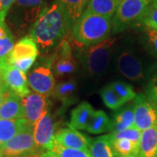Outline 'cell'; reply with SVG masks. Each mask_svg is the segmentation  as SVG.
Segmentation results:
<instances>
[{"label":"cell","instance_id":"6da1fadb","mask_svg":"<svg viewBox=\"0 0 157 157\" xmlns=\"http://www.w3.org/2000/svg\"><path fill=\"white\" fill-rule=\"evenodd\" d=\"M72 29L66 13L55 2L46 6L30 28V36L42 52L53 51Z\"/></svg>","mask_w":157,"mask_h":157},{"label":"cell","instance_id":"7a4b0ae2","mask_svg":"<svg viewBox=\"0 0 157 157\" xmlns=\"http://www.w3.org/2000/svg\"><path fill=\"white\" fill-rule=\"evenodd\" d=\"M111 33L112 18L86 11L72 27V39L79 47L100 44L109 39Z\"/></svg>","mask_w":157,"mask_h":157},{"label":"cell","instance_id":"3957f363","mask_svg":"<svg viewBox=\"0 0 157 157\" xmlns=\"http://www.w3.org/2000/svg\"><path fill=\"white\" fill-rule=\"evenodd\" d=\"M115 40V38H109L100 44L81 47L78 59L86 73L91 77H101L106 73L112 57Z\"/></svg>","mask_w":157,"mask_h":157},{"label":"cell","instance_id":"277c9868","mask_svg":"<svg viewBox=\"0 0 157 157\" xmlns=\"http://www.w3.org/2000/svg\"><path fill=\"white\" fill-rule=\"evenodd\" d=\"M150 5L144 0H121L112 18L113 33H119L129 26L141 24Z\"/></svg>","mask_w":157,"mask_h":157},{"label":"cell","instance_id":"5b68a950","mask_svg":"<svg viewBox=\"0 0 157 157\" xmlns=\"http://www.w3.org/2000/svg\"><path fill=\"white\" fill-rule=\"evenodd\" d=\"M4 157L36 156L39 152L33 138V128L27 126L14 138L0 145Z\"/></svg>","mask_w":157,"mask_h":157},{"label":"cell","instance_id":"8992f818","mask_svg":"<svg viewBox=\"0 0 157 157\" xmlns=\"http://www.w3.org/2000/svg\"><path fill=\"white\" fill-rule=\"evenodd\" d=\"M48 59L53 74L58 77L71 75L77 69V62L73 56L72 45L66 37L58 45Z\"/></svg>","mask_w":157,"mask_h":157},{"label":"cell","instance_id":"52a82bcc","mask_svg":"<svg viewBox=\"0 0 157 157\" xmlns=\"http://www.w3.org/2000/svg\"><path fill=\"white\" fill-rule=\"evenodd\" d=\"M135 128L141 132L157 126V104L148 96L137 94L134 99Z\"/></svg>","mask_w":157,"mask_h":157},{"label":"cell","instance_id":"ba28073f","mask_svg":"<svg viewBox=\"0 0 157 157\" xmlns=\"http://www.w3.org/2000/svg\"><path fill=\"white\" fill-rule=\"evenodd\" d=\"M29 86L34 93L48 98L54 94L55 79L48 59L45 63L38 65L28 75Z\"/></svg>","mask_w":157,"mask_h":157},{"label":"cell","instance_id":"9c48e42d","mask_svg":"<svg viewBox=\"0 0 157 157\" xmlns=\"http://www.w3.org/2000/svg\"><path fill=\"white\" fill-rule=\"evenodd\" d=\"M116 66L119 73L133 81H140L146 77L143 62L131 49H123L118 53Z\"/></svg>","mask_w":157,"mask_h":157},{"label":"cell","instance_id":"30bf717a","mask_svg":"<svg viewBox=\"0 0 157 157\" xmlns=\"http://www.w3.org/2000/svg\"><path fill=\"white\" fill-rule=\"evenodd\" d=\"M45 7V0H15L11 6L14 22L20 27H32Z\"/></svg>","mask_w":157,"mask_h":157},{"label":"cell","instance_id":"8fae6325","mask_svg":"<svg viewBox=\"0 0 157 157\" xmlns=\"http://www.w3.org/2000/svg\"><path fill=\"white\" fill-rule=\"evenodd\" d=\"M33 138L39 154L48 151L53 147L55 124L50 112L45 113L33 127Z\"/></svg>","mask_w":157,"mask_h":157},{"label":"cell","instance_id":"7c38bea8","mask_svg":"<svg viewBox=\"0 0 157 157\" xmlns=\"http://www.w3.org/2000/svg\"><path fill=\"white\" fill-rule=\"evenodd\" d=\"M22 105L24 118L33 128L48 111V101L46 97L36 93H31L22 99Z\"/></svg>","mask_w":157,"mask_h":157},{"label":"cell","instance_id":"4fadbf2b","mask_svg":"<svg viewBox=\"0 0 157 157\" xmlns=\"http://www.w3.org/2000/svg\"><path fill=\"white\" fill-rule=\"evenodd\" d=\"M0 75L7 89L16 94L21 99L31 94L25 73L12 66H9L0 73Z\"/></svg>","mask_w":157,"mask_h":157},{"label":"cell","instance_id":"5bb4252c","mask_svg":"<svg viewBox=\"0 0 157 157\" xmlns=\"http://www.w3.org/2000/svg\"><path fill=\"white\" fill-rule=\"evenodd\" d=\"M91 139L76 129L62 128L55 133L54 142L59 146L74 148V149H88Z\"/></svg>","mask_w":157,"mask_h":157},{"label":"cell","instance_id":"9a60e30c","mask_svg":"<svg viewBox=\"0 0 157 157\" xmlns=\"http://www.w3.org/2000/svg\"><path fill=\"white\" fill-rule=\"evenodd\" d=\"M39 55V47L31 36H26L18 40L13 49L8 56V60L11 66L12 63L27 59H37Z\"/></svg>","mask_w":157,"mask_h":157},{"label":"cell","instance_id":"2e32d148","mask_svg":"<svg viewBox=\"0 0 157 157\" xmlns=\"http://www.w3.org/2000/svg\"><path fill=\"white\" fill-rule=\"evenodd\" d=\"M22 118H24V110L21 98L7 90L5 100L0 107V119L17 120Z\"/></svg>","mask_w":157,"mask_h":157},{"label":"cell","instance_id":"e0dca14e","mask_svg":"<svg viewBox=\"0 0 157 157\" xmlns=\"http://www.w3.org/2000/svg\"><path fill=\"white\" fill-rule=\"evenodd\" d=\"M94 112L95 110L88 102L83 101L79 103L71 113L70 123L68 125L69 128L76 130H86Z\"/></svg>","mask_w":157,"mask_h":157},{"label":"cell","instance_id":"ac0fdd59","mask_svg":"<svg viewBox=\"0 0 157 157\" xmlns=\"http://www.w3.org/2000/svg\"><path fill=\"white\" fill-rule=\"evenodd\" d=\"M78 84L74 79H67L56 85L54 95L66 107L78 101Z\"/></svg>","mask_w":157,"mask_h":157},{"label":"cell","instance_id":"d6986e66","mask_svg":"<svg viewBox=\"0 0 157 157\" xmlns=\"http://www.w3.org/2000/svg\"><path fill=\"white\" fill-rule=\"evenodd\" d=\"M157 153V126L141 132L136 157H155Z\"/></svg>","mask_w":157,"mask_h":157},{"label":"cell","instance_id":"ffe728a7","mask_svg":"<svg viewBox=\"0 0 157 157\" xmlns=\"http://www.w3.org/2000/svg\"><path fill=\"white\" fill-rule=\"evenodd\" d=\"M27 126L28 123L25 118L17 120L0 119V145L14 138Z\"/></svg>","mask_w":157,"mask_h":157},{"label":"cell","instance_id":"44dd1931","mask_svg":"<svg viewBox=\"0 0 157 157\" xmlns=\"http://www.w3.org/2000/svg\"><path fill=\"white\" fill-rule=\"evenodd\" d=\"M135 127V113L134 106L128 105V107L120 108L113 115V122L111 134L121 132L126 129Z\"/></svg>","mask_w":157,"mask_h":157},{"label":"cell","instance_id":"7402d4cb","mask_svg":"<svg viewBox=\"0 0 157 157\" xmlns=\"http://www.w3.org/2000/svg\"><path fill=\"white\" fill-rule=\"evenodd\" d=\"M56 2L66 13L73 27L86 11L89 0H56Z\"/></svg>","mask_w":157,"mask_h":157},{"label":"cell","instance_id":"603a6c76","mask_svg":"<svg viewBox=\"0 0 157 157\" xmlns=\"http://www.w3.org/2000/svg\"><path fill=\"white\" fill-rule=\"evenodd\" d=\"M88 150L91 157H115L110 135L91 139Z\"/></svg>","mask_w":157,"mask_h":157},{"label":"cell","instance_id":"cb8c5ba5","mask_svg":"<svg viewBox=\"0 0 157 157\" xmlns=\"http://www.w3.org/2000/svg\"><path fill=\"white\" fill-rule=\"evenodd\" d=\"M120 4L119 0H89L86 11L113 18Z\"/></svg>","mask_w":157,"mask_h":157},{"label":"cell","instance_id":"d4e9b609","mask_svg":"<svg viewBox=\"0 0 157 157\" xmlns=\"http://www.w3.org/2000/svg\"><path fill=\"white\" fill-rule=\"evenodd\" d=\"M113 128V121L107 116V114L102 110L95 111L89 125L86 128V131L90 134L98 135L106 133Z\"/></svg>","mask_w":157,"mask_h":157},{"label":"cell","instance_id":"484cf974","mask_svg":"<svg viewBox=\"0 0 157 157\" xmlns=\"http://www.w3.org/2000/svg\"><path fill=\"white\" fill-rule=\"evenodd\" d=\"M35 157H91L88 149H74L59 146L54 142L48 151L43 152Z\"/></svg>","mask_w":157,"mask_h":157},{"label":"cell","instance_id":"4316f807","mask_svg":"<svg viewBox=\"0 0 157 157\" xmlns=\"http://www.w3.org/2000/svg\"><path fill=\"white\" fill-rule=\"evenodd\" d=\"M112 145L115 155L119 156H136L139 150L138 145L127 139H113L112 140Z\"/></svg>","mask_w":157,"mask_h":157},{"label":"cell","instance_id":"83f0119b","mask_svg":"<svg viewBox=\"0 0 157 157\" xmlns=\"http://www.w3.org/2000/svg\"><path fill=\"white\" fill-rule=\"evenodd\" d=\"M109 85L115 92V94L119 96V98L123 101L124 104H126L128 101H134V99L137 95L134 88L130 85L125 83L123 81L117 80V81H113Z\"/></svg>","mask_w":157,"mask_h":157},{"label":"cell","instance_id":"f1b7e54d","mask_svg":"<svg viewBox=\"0 0 157 157\" xmlns=\"http://www.w3.org/2000/svg\"><path fill=\"white\" fill-rule=\"evenodd\" d=\"M100 94L104 104L110 109L118 110L124 105L123 101L119 98L109 84L101 90Z\"/></svg>","mask_w":157,"mask_h":157},{"label":"cell","instance_id":"f546056e","mask_svg":"<svg viewBox=\"0 0 157 157\" xmlns=\"http://www.w3.org/2000/svg\"><path fill=\"white\" fill-rule=\"evenodd\" d=\"M111 139H127V140H131L135 144L138 145L140 144V137H141V131L139 129L134 128L126 129L121 132L115 133V134H110Z\"/></svg>","mask_w":157,"mask_h":157},{"label":"cell","instance_id":"4dcf8cb0","mask_svg":"<svg viewBox=\"0 0 157 157\" xmlns=\"http://www.w3.org/2000/svg\"><path fill=\"white\" fill-rule=\"evenodd\" d=\"M141 25L147 29L157 30V6L150 5L145 17L141 21Z\"/></svg>","mask_w":157,"mask_h":157},{"label":"cell","instance_id":"1f68e13d","mask_svg":"<svg viewBox=\"0 0 157 157\" xmlns=\"http://www.w3.org/2000/svg\"><path fill=\"white\" fill-rule=\"evenodd\" d=\"M144 37L147 50L157 57V30L145 28Z\"/></svg>","mask_w":157,"mask_h":157},{"label":"cell","instance_id":"d6a6232c","mask_svg":"<svg viewBox=\"0 0 157 157\" xmlns=\"http://www.w3.org/2000/svg\"><path fill=\"white\" fill-rule=\"evenodd\" d=\"M13 37L0 39V59L8 56L13 49Z\"/></svg>","mask_w":157,"mask_h":157},{"label":"cell","instance_id":"836d02e7","mask_svg":"<svg viewBox=\"0 0 157 157\" xmlns=\"http://www.w3.org/2000/svg\"><path fill=\"white\" fill-rule=\"evenodd\" d=\"M147 96H148L152 101L157 104V74L152 78L146 89Z\"/></svg>","mask_w":157,"mask_h":157},{"label":"cell","instance_id":"e575fe53","mask_svg":"<svg viewBox=\"0 0 157 157\" xmlns=\"http://www.w3.org/2000/svg\"><path fill=\"white\" fill-rule=\"evenodd\" d=\"M35 60H36V59H34V58L27 59H23V60H18V61L12 63L11 66L19 69L20 71H22L24 73H25V72L29 71V69L33 67Z\"/></svg>","mask_w":157,"mask_h":157},{"label":"cell","instance_id":"d590c367","mask_svg":"<svg viewBox=\"0 0 157 157\" xmlns=\"http://www.w3.org/2000/svg\"><path fill=\"white\" fill-rule=\"evenodd\" d=\"M15 3V0H0V19L5 21L8 12Z\"/></svg>","mask_w":157,"mask_h":157},{"label":"cell","instance_id":"8d00e7d4","mask_svg":"<svg viewBox=\"0 0 157 157\" xmlns=\"http://www.w3.org/2000/svg\"><path fill=\"white\" fill-rule=\"evenodd\" d=\"M12 37L11 31L8 29L5 21L0 19V39H6Z\"/></svg>","mask_w":157,"mask_h":157},{"label":"cell","instance_id":"74e56055","mask_svg":"<svg viewBox=\"0 0 157 157\" xmlns=\"http://www.w3.org/2000/svg\"><path fill=\"white\" fill-rule=\"evenodd\" d=\"M7 87L6 86H0V107L3 103V101L5 100L6 97V94L7 92Z\"/></svg>","mask_w":157,"mask_h":157},{"label":"cell","instance_id":"f35d334b","mask_svg":"<svg viewBox=\"0 0 157 157\" xmlns=\"http://www.w3.org/2000/svg\"><path fill=\"white\" fill-rule=\"evenodd\" d=\"M0 86H6L4 82H3V80H2V78H1V75H0Z\"/></svg>","mask_w":157,"mask_h":157},{"label":"cell","instance_id":"ab89813d","mask_svg":"<svg viewBox=\"0 0 157 157\" xmlns=\"http://www.w3.org/2000/svg\"><path fill=\"white\" fill-rule=\"evenodd\" d=\"M144 1H145L146 3H147V4L151 5L152 3H153V1H154V0H144Z\"/></svg>","mask_w":157,"mask_h":157},{"label":"cell","instance_id":"60d3db41","mask_svg":"<svg viewBox=\"0 0 157 157\" xmlns=\"http://www.w3.org/2000/svg\"><path fill=\"white\" fill-rule=\"evenodd\" d=\"M151 5H153V6H157V0H154Z\"/></svg>","mask_w":157,"mask_h":157},{"label":"cell","instance_id":"b9f144b4","mask_svg":"<svg viewBox=\"0 0 157 157\" xmlns=\"http://www.w3.org/2000/svg\"><path fill=\"white\" fill-rule=\"evenodd\" d=\"M115 157H136L135 155H128V156H119V155H115Z\"/></svg>","mask_w":157,"mask_h":157},{"label":"cell","instance_id":"7bdbcfd3","mask_svg":"<svg viewBox=\"0 0 157 157\" xmlns=\"http://www.w3.org/2000/svg\"><path fill=\"white\" fill-rule=\"evenodd\" d=\"M0 157H4V156H3V154H2V150H1V147H0Z\"/></svg>","mask_w":157,"mask_h":157},{"label":"cell","instance_id":"ee69618b","mask_svg":"<svg viewBox=\"0 0 157 157\" xmlns=\"http://www.w3.org/2000/svg\"><path fill=\"white\" fill-rule=\"evenodd\" d=\"M119 1H120V2H121V0H119Z\"/></svg>","mask_w":157,"mask_h":157},{"label":"cell","instance_id":"f6af8a7d","mask_svg":"<svg viewBox=\"0 0 157 157\" xmlns=\"http://www.w3.org/2000/svg\"><path fill=\"white\" fill-rule=\"evenodd\" d=\"M155 157H157V153H156V156H155Z\"/></svg>","mask_w":157,"mask_h":157}]
</instances>
